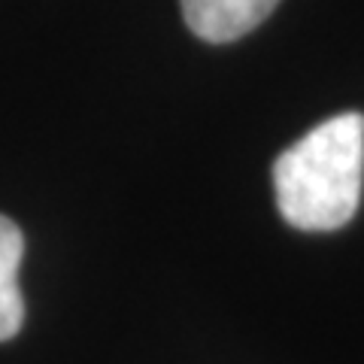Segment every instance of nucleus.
Instances as JSON below:
<instances>
[{
    "instance_id": "7ed1b4c3",
    "label": "nucleus",
    "mask_w": 364,
    "mask_h": 364,
    "mask_svg": "<svg viewBox=\"0 0 364 364\" xmlns=\"http://www.w3.org/2000/svg\"><path fill=\"white\" fill-rule=\"evenodd\" d=\"M25 258L21 228L0 215V343L13 340L25 325V298L18 289V267Z\"/></svg>"
},
{
    "instance_id": "f03ea898",
    "label": "nucleus",
    "mask_w": 364,
    "mask_h": 364,
    "mask_svg": "<svg viewBox=\"0 0 364 364\" xmlns=\"http://www.w3.org/2000/svg\"><path fill=\"white\" fill-rule=\"evenodd\" d=\"M279 0H179L191 33L207 43H234L255 31Z\"/></svg>"
},
{
    "instance_id": "f257e3e1",
    "label": "nucleus",
    "mask_w": 364,
    "mask_h": 364,
    "mask_svg": "<svg viewBox=\"0 0 364 364\" xmlns=\"http://www.w3.org/2000/svg\"><path fill=\"white\" fill-rule=\"evenodd\" d=\"M364 182V116L340 112L273 161L277 207L291 228L337 231L358 210Z\"/></svg>"
}]
</instances>
